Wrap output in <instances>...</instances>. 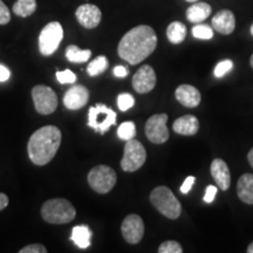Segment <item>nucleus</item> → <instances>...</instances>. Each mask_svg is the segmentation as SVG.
<instances>
[{
    "mask_svg": "<svg viewBox=\"0 0 253 253\" xmlns=\"http://www.w3.org/2000/svg\"><path fill=\"white\" fill-rule=\"evenodd\" d=\"M157 46V36L154 28L140 25L128 31L120 40L118 53L120 58L130 65H137L153 54Z\"/></svg>",
    "mask_w": 253,
    "mask_h": 253,
    "instance_id": "1",
    "label": "nucleus"
},
{
    "mask_svg": "<svg viewBox=\"0 0 253 253\" xmlns=\"http://www.w3.org/2000/svg\"><path fill=\"white\" fill-rule=\"evenodd\" d=\"M61 131L55 126H45L31 136L27 144L28 156L37 166L49 163L61 144Z\"/></svg>",
    "mask_w": 253,
    "mask_h": 253,
    "instance_id": "2",
    "label": "nucleus"
},
{
    "mask_svg": "<svg viewBox=\"0 0 253 253\" xmlns=\"http://www.w3.org/2000/svg\"><path fill=\"white\" fill-rule=\"evenodd\" d=\"M41 216L49 224H66L74 219L77 211L65 198L48 199L41 208Z\"/></svg>",
    "mask_w": 253,
    "mask_h": 253,
    "instance_id": "3",
    "label": "nucleus"
},
{
    "mask_svg": "<svg viewBox=\"0 0 253 253\" xmlns=\"http://www.w3.org/2000/svg\"><path fill=\"white\" fill-rule=\"evenodd\" d=\"M150 202L160 213L169 219H177L181 216L182 205L171 190L167 186L155 188L150 194Z\"/></svg>",
    "mask_w": 253,
    "mask_h": 253,
    "instance_id": "4",
    "label": "nucleus"
},
{
    "mask_svg": "<svg viewBox=\"0 0 253 253\" xmlns=\"http://www.w3.org/2000/svg\"><path fill=\"white\" fill-rule=\"evenodd\" d=\"M116 113L103 103H97L90 107L88 112V126L94 131L103 135L109 130L110 126L116 123Z\"/></svg>",
    "mask_w": 253,
    "mask_h": 253,
    "instance_id": "5",
    "label": "nucleus"
},
{
    "mask_svg": "<svg viewBox=\"0 0 253 253\" xmlns=\"http://www.w3.org/2000/svg\"><path fill=\"white\" fill-rule=\"evenodd\" d=\"M116 181L118 176L114 169L103 164L94 167L88 173V183L97 194H108L115 186Z\"/></svg>",
    "mask_w": 253,
    "mask_h": 253,
    "instance_id": "6",
    "label": "nucleus"
},
{
    "mask_svg": "<svg viewBox=\"0 0 253 253\" xmlns=\"http://www.w3.org/2000/svg\"><path fill=\"white\" fill-rule=\"evenodd\" d=\"M62 38L63 30L61 24L58 21L47 24L39 36V49L41 54L45 56L52 55L59 48Z\"/></svg>",
    "mask_w": 253,
    "mask_h": 253,
    "instance_id": "7",
    "label": "nucleus"
},
{
    "mask_svg": "<svg viewBox=\"0 0 253 253\" xmlns=\"http://www.w3.org/2000/svg\"><path fill=\"white\" fill-rule=\"evenodd\" d=\"M147 160V151L141 142L134 140L126 141L125 145V155L121 161V168L126 172H134L143 166Z\"/></svg>",
    "mask_w": 253,
    "mask_h": 253,
    "instance_id": "8",
    "label": "nucleus"
},
{
    "mask_svg": "<svg viewBox=\"0 0 253 253\" xmlns=\"http://www.w3.org/2000/svg\"><path fill=\"white\" fill-rule=\"evenodd\" d=\"M32 97H33L34 107L37 112L42 115H49L54 113L58 107V96L52 88L42 86H36L32 89Z\"/></svg>",
    "mask_w": 253,
    "mask_h": 253,
    "instance_id": "9",
    "label": "nucleus"
},
{
    "mask_svg": "<svg viewBox=\"0 0 253 253\" xmlns=\"http://www.w3.org/2000/svg\"><path fill=\"white\" fill-rule=\"evenodd\" d=\"M167 114H155L145 123V135L151 143L162 144L169 140V129L167 126Z\"/></svg>",
    "mask_w": 253,
    "mask_h": 253,
    "instance_id": "10",
    "label": "nucleus"
},
{
    "mask_svg": "<svg viewBox=\"0 0 253 253\" xmlns=\"http://www.w3.org/2000/svg\"><path fill=\"white\" fill-rule=\"evenodd\" d=\"M121 232L123 238L129 244H137L141 242L144 235V223L138 214H129L125 218L122 225Z\"/></svg>",
    "mask_w": 253,
    "mask_h": 253,
    "instance_id": "11",
    "label": "nucleus"
},
{
    "mask_svg": "<svg viewBox=\"0 0 253 253\" xmlns=\"http://www.w3.org/2000/svg\"><path fill=\"white\" fill-rule=\"evenodd\" d=\"M156 73L149 65H143L132 77V87L140 94L149 93L156 86Z\"/></svg>",
    "mask_w": 253,
    "mask_h": 253,
    "instance_id": "12",
    "label": "nucleus"
},
{
    "mask_svg": "<svg viewBox=\"0 0 253 253\" xmlns=\"http://www.w3.org/2000/svg\"><path fill=\"white\" fill-rule=\"evenodd\" d=\"M79 24L87 30H93L97 27L102 19V13L96 5L84 4L79 6L77 12H75Z\"/></svg>",
    "mask_w": 253,
    "mask_h": 253,
    "instance_id": "13",
    "label": "nucleus"
},
{
    "mask_svg": "<svg viewBox=\"0 0 253 253\" xmlns=\"http://www.w3.org/2000/svg\"><path fill=\"white\" fill-rule=\"evenodd\" d=\"M88 100H89V91L86 87L78 84L67 90V93L63 96V104L66 108L78 110L86 106Z\"/></svg>",
    "mask_w": 253,
    "mask_h": 253,
    "instance_id": "14",
    "label": "nucleus"
},
{
    "mask_svg": "<svg viewBox=\"0 0 253 253\" xmlns=\"http://www.w3.org/2000/svg\"><path fill=\"white\" fill-rule=\"evenodd\" d=\"M210 171L211 175H212V178L218 185V188L223 190V191H226V190L230 189L231 172L225 161H223L221 158L213 160L212 163H211Z\"/></svg>",
    "mask_w": 253,
    "mask_h": 253,
    "instance_id": "15",
    "label": "nucleus"
},
{
    "mask_svg": "<svg viewBox=\"0 0 253 253\" xmlns=\"http://www.w3.org/2000/svg\"><path fill=\"white\" fill-rule=\"evenodd\" d=\"M212 28L224 36H229L236 28V17L230 9H221L212 18Z\"/></svg>",
    "mask_w": 253,
    "mask_h": 253,
    "instance_id": "16",
    "label": "nucleus"
},
{
    "mask_svg": "<svg viewBox=\"0 0 253 253\" xmlns=\"http://www.w3.org/2000/svg\"><path fill=\"white\" fill-rule=\"evenodd\" d=\"M176 99L186 108H196L201 103V93L197 88L190 84H181L176 89Z\"/></svg>",
    "mask_w": 253,
    "mask_h": 253,
    "instance_id": "17",
    "label": "nucleus"
},
{
    "mask_svg": "<svg viewBox=\"0 0 253 253\" xmlns=\"http://www.w3.org/2000/svg\"><path fill=\"white\" fill-rule=\"evenodd\" d=\"M173 131L183 136H194L199 129L198 119L194 115H184L178 118L172 125Z\"/></svg>",
    "mask_w": 253,
    "mask_h": 253,
    "instance_id": "18",
    "label": "nucleus"
},
{
    "mask_svg": "<svg viewBox=\"0 0 253 253\" xmlns=\"http://www.w3.org/2000/svg\"><path fill=\"white\" fill-rule=\"evenodd\" d=\"M212 8L207 2H192V5L186 9V19L192 24H201L210 17Z\"/></svg>",
    "mask_w": 253,
    "mask_h": 253,
    "instance_id": "19",
    "label": "nucleus"
},
{
    "mask_svg": "<svg viewBox=\"0 0 253 253\" xmlns=\"http://www.w3.org/2000/svg\"><path fill=\"white\" fill-rule=\"evenodd\" d=\"M237 195L245 204L253 205V175L244 173L237 183Z\"/></svg>",
    "mask_w": 253,
    "mask_h": 253,
    "instance_id": "20",
    "label": "nucleus"
},
{
    "mask_svg": "<svg viewBox=\"0 0 253 253\" xmlns=\"http://www.w3.org/2000/svg\"><path fill=\"white\" fill-rule=\"evenodd\" d=\"M91 231L87 225H78L73 227L71 239L80 249H88L91 244Z\"/></svg>",
    "mask_w": 253,
    "mask_h": 253,
    "instance_id": "21",
    "label": "nucleus"
},
{
    "mask_svg": "<svg viewBox=\"0 0 253 253\" xmlns=\"http://www.w3.org/2000/svg\"><path fill=\"white\" fill-rule=\"evenodd\" d=\"M168 40L173 45L182 43L186 38V27L181 21H172L167 28Z\"/></svg>",
    "mask_w": 253,
    "mask_h": 253,
    "instance_id": "22",
    "label": "nucleus"
},
{
    "mask_svg": "<svg viewBox=\"0 0 253 253\" xmlns=\"http://www.w3.org/2000/svg\"><path fill=\"white\" fill-rule=\"evenodd\" d=\"M91 55L90 49H80L78 46L71 45L66 49V58L68 61L74 63H82L89 60Z\"/></svg>",
    "mask_w": 253,
    "mask_h": 253,
    "instance_id": "23",
    "label": "nucleus"
},
{
    "mask_svg": "<svg viewBox=\"0 0 253 253\" xmlns=\"http://www.w3.org/2000/svg\"><path fill=\"white\" fill-rule=\"evenodd\" d=\"M37 0H18L13 5V12L18 17L27 18L37 11Z\"/></svg>",
    "mask_w": 253,
    "mask_h": 253,
    "instance_id": "24",
    "label": "nucleus"
},
{
    "mask_svg": "<svg viewBox=\"0 0 253 253\" xmlns=\"http://www.w3.org/2000/svg\"><path fill=\"white\" fill-rule=\"evenodd\" d=\"M108 68V60L106 56L100 55L96 59H94L87 67V73L90 77H97Z\"/></svg>",
    "mask_w": 253,
    "mask_h": 253,
    "instance_id": "25",
    "label": "nucleus"
},
{
    "mask_svg": "<svg viewBox=\"0 0 253 253\" xmlns=\"http://www.w3.org/2000/svg\"><path fill=\"white\" fill-rule=\"evenodd\" d=\"M136 135V126L135 123L131 121L123 122L120 125L118 129V136L123 141H129L131 138H134Z\"/></svg>",
    "mask_w": 253,
    "mask_h": 253,
    "instance_id": "26",
    "label": "nucleus"
},
{
    "mask_svg": "<svg viewBox=\"0 0 253 253\" xmlns=\"http://www.w3.org/2000/svg\"><path fill=\"white\" fill-rule=\"evenodd\" d=\"M192 36L199 40H210L213 38V30L209 25L197 24L192 27Z\"/></svg>",
    "mask_w": 253,
    "mask_h": 253,
    "instance_id": "27",
    "label": "nucleus"
},
{
    "mask_svg": "<svg viewBox=\"0 0 253 253\" xmlns=\"http://www.w3.org/2000/svg\"><path fill=\"white\" fill-rule=\"evenodd\" d=\"M233 68V62L231 61V60L226 59V60H223V61H220L218 65L214 67V77L220 79L223 77H225L226 74H229V73L232 71Z\"/></svg>",
    "mask_w": 253,
    "mask_h": 253,
    "instance_id": "28",
    "label": "nucleus"
},
{
    "mask_svg": "<svg viewBox=\"0 0 253 253\" xmlns=\"http://www.w3.org/2000/svg\"><path fill=\"white\" fill-rule=\"evenodd\" d=\"M158 252L160 253H182L183 249L182 245L178 242L175 240H167V242L162 243L158 248Z\"/></svg>",
    "mask_w": 253,
    "mask_h": 253,
    "instance_id": "29",
    "label": "nucleus"
},
{
    "mask_svg": "<svg viewBox=\"0 0 253 253\" xmlns=\"http://www.w3.org/2000/svg\"><path fill=\"white\" fill-rule=\"evenodd\" d=\"M134 104H135V99L131 94L123 93L119 95L118 106L120 110H122V112H126V110L130 109Z\"/></svg>",
    "mask_w": 253,
    "mask_h": 253,
    "instance_id": "30",
    "label": "nucleus"
},
{
    "mask_svg": "<svg viewBox=\"0 0 253 253\" xmlns=\"http://www.w3.org/2000/svg\"><path fill=\"white\" fill-rule=\"evenodd\" d=\"M56 79L60 84H74L77 81V75L71 69H65L62 72H56Z\"/></svg>",
    "mask_w": 253,
    "mask_h": 253,
    "instance_id": "31",
    "label": "nucleus"
},
{
    "mask_svg": "<svg viewBox=\"0 0 253 253\" xmlns=\"http://www.w3.org/2000/svg\"><path fill=\"white\" fill-rule=\"evenodd\" d=\"M11 20V13H9L7 6L0 0V25H6Z\"/></svg>",
    "mask_w": 253,
    "mask_h": 253,
    "instance_id": "32",
    "label": "nucleus"
},
{
    "mask_svg": "<svg viewBox=\"0 0 253 253\" xmlns=\"http://www.w3.org/2000/svg\"><path fill=\"white\" fill-rule=\"evenodd\" d=\"M19 252L20 253H46L47 249L43 245H40V244H31V245L25 246V248L21 249Z\"/></svg>",
    "mask_w": 253,
    "mask_h": 253,
    "instance_id": "33",
    "label": "nucleus"
},
{
    "mask_svg": "<svg viewBox=\"0 0 253 253\" xmlns=\"http://www.w3.org/2000/svg\"><path fill=\"white\" fill-rule=\"evenodd\" d=\"M218 192V189L214 185H209L207 190H205V195H204V202L205 203H212L213 199L216 198V195Z\"/></svg>",
    "mask_w": 253,
    "mask_h": 253,
    "instance_id": "34",
    "label": "nucleus"
},
{
    "mask_svg": "<svg viewBox=\"0 0 253 253\" xmlns=\"http://www.w3.org/2000/svg\"><path fill=\"white\" fill-rule=\"evenodd\" d=\"M195 182H196V178H195L194 176H188V177H186L185 181L183 182V184L181 185V192H182V194L186 195V194H188V192L191 191V189H192V186H194Z\"/></svg>",
    "mask_w": 253,
    "mask_h": 253,
    "instance_id": "35",
    "label": "nucleus"
},
{
    "mask_svg": "<svg viewBox=\"0 0 253 253\" xmlns=\"http://www.w3.org/2000/svg\"><path fill=\"white\" fill-rule=\"evenodd\" d=\"M114 75L116 78H126L128 75V69H126L125 66H116L114 68Z\"/></svg>",
    "mask_w": 253,
    "mask_h": 253,
    "instance_id": "36",
    "label": "nucleus"
},
{
    "mask_svg": "<svg viewBox=\"0 0 253 253\" xmlns=\"http://www.w3.org/2000/svg\"><path fill=\"white\" fill-rule=\"evenodd\" d=\"M9 77H11V72H9V69L6 68L5 66L0 65V82L8 80Z\"/></svg>",
    "mask_w": 253,
    "mask_h": 253,
    "instance_id": "37",
    "label": "nucleus"
},
{
    "mask_svg": "<svg viewBox=\"0 0 253 253\" xmlns=\"http://www.w3.org/2000/svg\"><path fill=\"white\" fill-rule=\"evenodd\" d=\"M8 205V197L2 192H0V211L4 210V209Z\"/></svg>",
    "mask_w": 253,
    "mask_h": 253,
    "instance_id": "38",
    "label": "nucleus"
},
{
    "mask_svg": "<svg viewBox=\"0 0 253 253\" xmlns=\"http://www.w3.org/2000/svg\"><path fill=\"white\" fill-rule=\"evenodd\" d=\"M248 161H249L250 166H251V167L253 168V148H252L251 150L249 151V154H248Z\"/></svg>",
    "mask_w": 253,
    "mask_h": 253,
    "instance_id": "39",
    "label": "nucleus"
},
{
    "mask_svg": "<svg viewBox=\"0 0 253 253\" xmlns=\"http://www.w3.org/2000/svg\"><path fill=\"white\" fill-rule=\"evenodd\" d=\"M248 253H253V243H251V244L249 245V248H248Z\"/></svg>",
    "mask_w": 253,
    "mask_h": 253,
    "instance_id": "40",
    "label": "nucleus"
},
{
    "mask_svg": "<svg viewBox=\"0 0 253 253\" xmlns=\"http://www.w3.org/2000/svg\"><path fill=\"white\" fill-rule=\"evenodd\" d=\"M250 65H251V67L253 68V54L251 55V58H250Z\"/></svg>",
    "mask_w": 253,
    "mask_h": 253,
    "instance_id": "41",
    "label": "nucleus"
},
{
    "mask_svg": "<svg viewBox=\"0 0 253 253\" xmlns=\"http://www.w3.org/2000/svg\"><path fill=\"white\" fill-rule=\"evenodd\" d=\"M185 1H188V2H196V1H199V0H185Z\"/></svg>",
    "mask_w": 253,
    "mask_h": 253,
    "instance_id": "42",
    "label": "nucleus"
},
{
    "mask_svg": "<svg viewBox=\"0 0 253 253\" xmlns=\"http://www.w3.org/2000/svg\"><path fill=\"white\" fill-rule=\"evenodd\" d=\"M251 34L253 36V24L251 25Z\"/></svg>",
    "mask_w": 253,
    "mask_h": 253,
    "instance_id": "43",
    "label": "nucleus"
}]
</instances>
